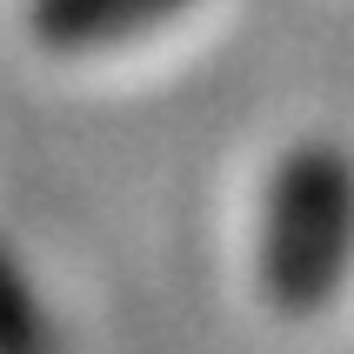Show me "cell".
Masks as SVG:
<instances>
[{"label":"cell","mask_w":354,"mask_h":354,"mask_svg":"<svg viewBox=\"0 0 354 354\" xmlns=\"http://www.w3.org/2000/svg\"><path fill=\"white\" fill-rule=\"evenodd\" d=\"M274 288L281 301H315L341 268V241H348V187H341L335 160H295L274 201Z\"/></svg>","instance_id":"cell-1"},{"label":"cell","mask_w":354,"mask_h":354,"mask_svg":"<svg viewBox=\"0 0 354 354\" xmlns=\"http://www.w3.org/2000/svg\"><path fill=\"white\" fill-rule=\"evenodd\" d=\"M174 7L180 0H40L34 20L60 47H94V40H120L134 27H147V20L174 14Z\"/></svg>","instance_id":"cell-2"}]
</instances>
